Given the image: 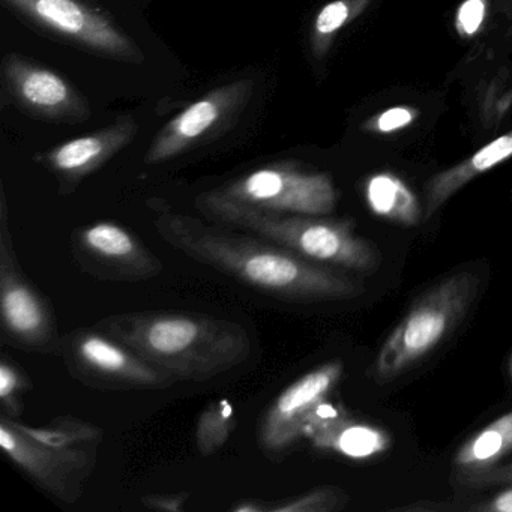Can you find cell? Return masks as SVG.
<instances>
[{
	"instance_id": "7",
	"label": "cell",
	"mask_w": 512,
	"mask_h": 512,
	"mask_svg": "<svg viewBox=\"0 0 512 512\" xmlns=\"http://www.w3.org/2000/svg\"><path fill=\"white\" fill-rule=\"evenodd\" d=\"M0 230V319L2 337L10 346L31 352L61 353L58 325L49 301L28 280L14 253L7 214Z\"/></svg>"
},
{
	"instance_id": "16",
	"label": "cell",
	"mask_w": 512,
	"mask_h": 512,
	"mask_svg": "<svg viewBox=\"0 0 512 512\" xmlns=\"http://www.w3.org/2000/svg\"><path fill=\"white\" fill-rule=\"evenodd\" d=\"M220 116V104L217 100H202L188 107L170 127L169 139L155 146L149 155V161H161L181 151L191 140L202 136L212 127Z\"/></svg>"
},
{
	"instance_id": "21",
	"label": "cell",
	"mask_w": 512,
	"mask_h": 512,
	"mask_svg": "<svg viewBox=\"0 0 512 512\" xmlns=\"http://www.w3.org/2000/svg\"><path fill=\"white\" fill-rule=\"evenodd\" d=\"M31 389L26 374L4 356L0 362V404L2 415L17 419L22 413V398Z\"/></svg>"
},
{
	"instance_id": "23",
	"label": "cell",
	"mask_w": 512,
	"mask_h": 512,
	"mask_svg": "<svg viewBox=\"0 0 512 512\" xmlns=\"http://www.w3.org/2000/svg\"><path fill=\"white\" fill-rule=\"evenodd\" d=\"M418 116V110L412 107L398 106L385 110L376 118L368 121L367 128L374 133L389 134L409 127Z\"/></svg>"
},
{
	"instance_id": "13",
	"label": "cell",
	"mask_w": 512,
	"mask_h": 512,
	"mask_svg": "<svg viewBox=\"0 0 512 512\" xmlns=\"http://www.w3.org/2000/svg\"><path fill=\"white\" fill-rule=\"evenodd\" d=\"M509 157H512V130L497 137L457 166L434 176L425 190V220L433 217L464 185L493 169L497 164H502Z\"/></svg>"
},
{
	"instance_id": "3",
	"label": "cell",
	"mask_w": 512,
	"mask_h": 512,
	"mask_svg": "<svg viewBox=\"0 0 512 512\" xmlns=\"http://www.w3.org/2000/svg\"><path fill=\"white\" fill-rule=\"evenodd\" d=\"M103 428L76 416H58L44 427L0 418V448L47 494L73 505L97 466Z\"/></svg>"
},
{
	"instance_id": "2",
	"label": "cell",
	"mask_w": 512,
	"mask_h": 512,
	"mask_svg": "<svg viewBox=\"0 0 512 512\" xmlns=\"http://www.w3.org/2000/svg\"><path fill=\"white\" fill-rule=\"evenodd\" d=\"M176 380L208 382L251 358L253 341L244 326L208 314L139 311L95 323Z\"/></svg>"
},
{
	"instance_id": "5",
	"label": "cell",
	"mask_w": 512,
	"mask_h": 512,
	"mask_svg": "<svg viewBox=\"0 0 512 512\" xmlns=\"http://www.w3.org/2000/svg\"><path fill=\"white\" fill-rule=\"evenodd\" d=\"M481 280L473 271L449 275L431 287L409 311L377 353L376 382L401 376L433 352L463 319L478 293Z\"/></svg>"
},
{
	"instance_id": "30",
	"label": "cell",
	"mask_w": 512,
	"mask_h": 512,
	"mask_svg": "<svg viewBox=\"0 0 512 512\" xmlns=\"http://www.w3.org/2000/svg\"><path fill=\"white\" fill-rule=\"evenodd\" d=\"M511 376H512V359H511Z\"/></svg>"
},
{
	"instance_id": "9",
	"label": "cell",
	"mask_w": 512,
	"mask_h": 512,
	"mask_svg": "<svg viewBox=\"0 0 512 512\" xmlns=\"http://www.w3.org/2000/svg\"><path fill=\"white\" fill-rule=\"evenodd\" d=\"M343 373V362H326L281 391L260 422L259 443L263 454L275 460L307 436L308 427L337 388Z\"/></svg>"
},
{
	"instance_id": "15",
	"label": "cell",
	"mask_w": 512,
	"mask_h": 512,
	"mask_svg": "<svg viewBox=\"0 0 512 512\" xmlns=\"http://www.w3.org/2000/svg\"><path fill=\"white\" fill-rule=\"evenodd\" d=\"M512 451V412L473 434L455 455V466L461 473H476L493 469Z\"/></svg>"
},
{
	"instance_id": "1",
	"label": "cell",
	"mask_w": 512,
	"mask_h": 512,
	"mask_svg": "<svg viewBox=\"0 0 512 512\" xmlns=\"http://www.w3.org/2000/svg\"><path fill=\"white\" fill-rule=\"evenodd\" d=\"M214 224L164 214L155 221V229L164 242L194 262L281 301H341L364 292L361 283L331 266L310 262L251 233Z\"/></svg>"
},
{
	"instance_id": "6",
	"label": "cell",
	"mask_w": 512,
	"mask_h": 512,
	"mask_svg": "<svg viewBox=\"0 0 512 512\" xmlns=\"http://www.w3.org/2000/svg\"><path fill=\"white\" fill-rule=\"evenodd\" d=\"M61 355L71 376L92 388L161 391L178 382L172 374L146 361L127 344L104 334L95 326L64 335Z\"/></svg>"
},
{
	"instance_id": "27",
	"label": "cell",
	"mask_w": 512,
	"mask_h": 512,
	"mask_svg": "<svg viewBox=\"0 0 512 512\" xmlns=\"http://www.w3.org/2000/svg\"><path fill=\"white\" fill-rule=\"evenodd\" d=\"M473 509L482 512H512V487L500 491L490 502L475 506Z\"/></svg>"
},
{
	"instance_id": "11",
	"label": "cell",
	"mask_w": 512,
	"mask_h": 512,
	"mask_svg": "<svg viewBox=\"0 0 512 512\" xmlns=\"http://www.w3.org/2000/svg\"><path fill=\"white\" fill-rule=\"evenodd\" d=\"M47 28L76 38L95 49L122 52L125 41L103 17L77 4L76 0H8Z\"/></svg>"
},
{
	"instance_id": "4",
	"label": "cell",
	"mask_w": 512,
	"mask_h": 512,
	"mask_svg": "<svg viewBox=\"0 0 512 512\" xmlns=\"http://www.w3.org/2000/svg\"><path fill=\"white\" fill-rule=\"evenodd\" d=\"M199 209L212 223L259 236L310 262L359 272H373L380 265L379 251L356 235L353 221L274 214L235 205L212 194L200 200Z\"/></svg>"
},
{
	"instance_id": "8",
	"label": "cell",
	"mask_w": 512,
	"mask_h": 512,
	"mask_svg": "<svg viewBox=\"0 0 512 512\" xmlns=\"http://www.w3.org/2000/svg\"><path fill=\"white\" fill-rule=\"evenodd\" d=\"M212 196L245 208L286 215L325 217L337 205L331 178L293 169H263Z\"/></svg>"
},
{
	"instance_id": "19",
	"label": "cell",
	"mask_w": 512,
	"mask_h": 512,
	"mask_svg": "<svg viewBox=\"0 0 512 512\" xmlns=\"http://www.w3.org/2000/svg\"><path fill=\"white\" fill-rule=\"evenodd\" d=\"M106 151L103 140L83 137L61 146L53 152L50 161L59 172L70 176H82L92 169Z\"/></svg>"
},
{
	"instance_id": "12",
	"label": "cell",
	"mask_w": 512,
	"mask_h": 512,
	"mask_svg": "<svg viewBox=\"0 0 512 512\" xmlns=\"http://www.w3.org/2000/svg\"><path fill=\"white\" fill-rule=\"evenodd\" d=\"M305 437L317 448L328 449L356 460L385 454L394 442L385 428L341 415L328 403L311 422Z\"/></svg>"
},
{
	"instance_id": "28",
	"label": "cell",
	"mask_w": 512,
	"mask_h": 512,
	"mask_svg": "<svg viewBox=\"0 0 512 512\" xmlns=\"http://www.w3.org/2000/svg\"><path fill=\"white\" fill-rule=\"evenodd\" d=\"M233 512H265L266 502L262 500H242L238 505L233 506Z\"/></svg>"
},
{
	"instance_id": "20",
	"label": "cell",
	"mask_w": 512,
	"mask_h": 512,
	"mask_svg": "<svg viewBox=\"0 0 512 512\" xmlns=\"http://www.w3.org/2000/svg\"><path fill=\"white\" fill-rule=\"evenodd\" d=\"M349 496L338 487H320L280 503H266L268 512H335L346 508Z\"/></svg>"
},
{
	"instance_id": "14",
	"label": "cell",
	"mask_w": 512,
	"mask_h": 512,
	"mask_svg": "<svg viewBox=\"0 0 512 512\" xmlns=\"http://www.w3.org/2000/svg\"><path fill=\"white\" fill-rule=\"evenodd\" d=\"M365 199L373 214L403 226H418L424 218L415 194L392 173L371 176L365 184Z\"/></svg>"
},
{
	"instance_id": "26",
	"label": "cell",
	"mask_w": 512,
	"mask_h": 512,
	"mask_svg": "<svg viewBox=\"0 0 512 512\" xmlns=\"http://www.w3.org/2000/svg\"><path fill=\"white\" fill-rule=\"evenodd\" d=\"M188 493L149 494L142 497L146 508L161 512H184L188 502Z\"/></svg>"
},
{
	"instance_id": "25",
	"label": "cell",
	"mask_w": 512,
	"mask_h": 512,
	"mask_svg": "<svg viewBox=\"0 0 512 512\" xmlns=\"http://www.w3.org/2000/svg\"><path fill=\"white\" fill-rule=\"evenodd\" d=\"M460 481L473 487H485V485L509 484L512 482V464L493 469L482 470L476 473H460Z\"/></svg>"
},
{
	"instance_id": "24",
	"label": "cell",
	"mask_w": 512,
	"mask_h": 512,
	"mask_svg": "<svg viewBox=\"0 0 512 512\" xmlns=\"http://www.w3.org/2000/svg\"><path fill=\"white\" fill-rule=\"evenodd\" d=\"M487 13V0H466L458 8L457 31L461 37H473L481 28Z\"/></svg>"
},
{
	"instance_id": "29",
	"label": "cell",
	"mask_w": 512,
	"mask_h": 512,
	"mask_svg": "<svg viewBox=\"0 0 512 512\" xmlns=\"http://www.w3.org/2000/svg\"><path fill=\"white\" fill-rule=\"evenodd\" d=\"M502 10L503 13H505L506 20H508V35H511L512 37V0H506V2H503Z\"/></svg>"
},
{
	"instance_id": "22",
	"label": "cell",
	"mask_w": 512,
	"mask_h": 512,
	"mask_svg": "<svg viewBox=\"0 0 512 512\" xmlns=\"http://www.w3.org/2000/svg\"><path fill=\"white\" fill-rule=\"evenodd\" d=\"M371 0H335L326 5L316 20L317 40L325 41L334 37L350 20L358 17Z\"/></svg>"
},
{
	"instance_id": "18",
	"label": "cell",
	"mask_w": 512,
	"mask_h": 512,
	"mask_svg": "<svg viewBox=\"0 0 512 512\" xmlns=\"http://www.w3.org/2000/svg\"><path fill=\"white\" fill-rule=\"evenodd\" d=\"M20 94L38 109H56L67 103L70 92L61 77L50 71H26L19 80Z\"/></svg>"
},
{
	"instance_id": "10",
	"label": "cell",
	"mask_w": 512,
	"mask_h": 512,
	"mask_svg": "<svg viewBox=\"0 0 512 512\" xmlns=\"http://www.w3.org/2000/svg\"><path fill=\"white\" fill-rule=\"evenodd\" d=\"M71 254L86 274L112 283L151 280L164 269L161 260L134 233L110 221L74 230Z\"/></svg>"
},
{
	"instance_id": "17",
	"label": "cell",
	"mask_w": 512,
	"mask_h": 512,
	"mask_svg": "<svg viewBox=\"0 0 512 512\" xmlns=\"http://www.w3.org/2000/svg\"><path fill=\"white\" fill-rule=\"evenodd\" d=\"M236 421L230 401L220 400L208 404L200 413L196 428V445L200 455L217 454L235 430Z\"/></svg>"
}]
</instances>
